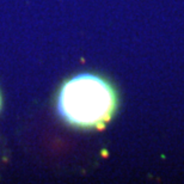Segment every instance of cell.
<instances>
[{
  "instance_id": "obj_1",
  "label": "cell",
  "mask_w": 184,
  "mask_h": 184,
  "mask_svg": "<svg viewBox=\"0 0 184 184\" xmlns=\"http://www.w3.org/2000/svg\"><path fill=\"white\" fill-rule=\"evenodd\" d=\"M117 106L112 86L99 75L78 74L62 85L58 111L63 121L82 128H102L110 121Z\"/></svg>"
}]
</instances>
